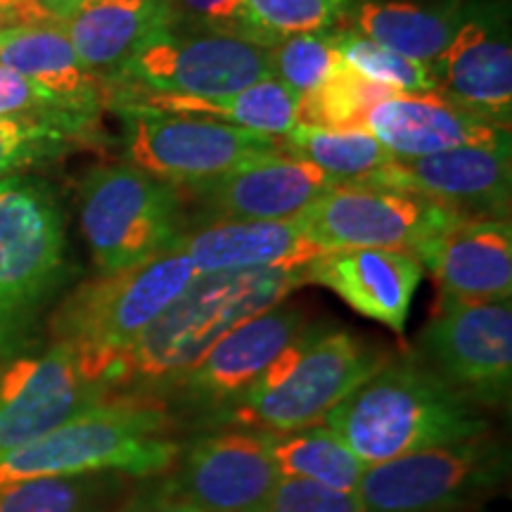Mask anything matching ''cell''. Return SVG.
Returning <instances> with one entry per match:
<instances>
[{"label": "cell", "instance_id": "6da1fadb", "mask_svg": "<svg viewBox=\"0 0 512 512\" xmlns=\"http://www.w3.org/2000/svg\"><path fill=\"white\" fill-rule=\"evenodd\" d=\"M363 465L482 437L486 422L425 361H387L323 420Z\"/></svg>", "mask_w": 512, "mask_h": 512}, {"label": "cell", "instance_id": "7a4b0ae2", "mask_svg": "<svg viewBox=\"0 0 512 512\" xmlns=\"http://www.w3.org/2000/svg\"><path fill=\"white\" fill-rule=\"evenodd\" d=\"M195 278V266L178 245L124 271L100 273L57 309L55 344L72 351L91 380L121 384L128 351Z\"/></svg>", "mask_w": 512, "mask_h": 512}, {"label": "cell", "instance_id": "3957f363", "mask_svg": "<svg viewBox=\"0 0 512 512\" xmlns=\"http://www.w3.org/2000/svg\"><path fill=\"white\" fill-rule=\"evenodd\" d=\"M302 285H306L304 268L197 275L128 351L121 384L162 387L174 382L235 325L280 304Z\"/></svg>", "mask_w": 512, "mask_h": 512}, {"label": "cell", "instance_id": "277c9868", "mask_svg": "<svg viewBox=\"0 0 512 512\" xmlns=\"http://www.w3.org/2000/svg\"><path fill=\"white\" fill-rule=\"evenodd\" d=\"M389 358L347 330H304L219 415L259 432H292L328 418Z\"/></svg>", "mask_w": 512, "mask_h": 512}, {"label": "cell", "instance_id": "5b68a950", "mask_svg": "<svg viewBox=\"0 0 512 512\" xmlns=\"http://www.w3.org/2000/svg\"><path fill=\"white\" fill-rule=\"evenodd\" d=\"M171 418L143 401H107L0 458V489L38 477L117 470L147 477L169 470L181 444Z\"/></svg>", "mask_w": 512, "mask_h": 512}, {"label": "cell", "instance_id": "8992f818", "mask_svg": "<svg viewBox=\"0 0 512 512\" xmlns=\"http://www.w3.org/2000/svg\"><path fill=\"white\" fill-rule=\"evenodd\" d=\"M64 221L38 178H0V358L22 351L64 275Z\"/></svg>", "mask_w": 512, "mask_h": 512}, {"label": "cell", "instance_id": "52a82bcc", "mask_svg": "<svg viewBox=\"0 0 512 512\" xmlns=\"http://www.w3.org/2000/svg\"><path fill=\"white\" fill-rule=\"evenodd\" d=\"M81 230L102 275L166 252L181 238V190L131 164L98 166L81 183Z\"/></svg>", "mask_w": 512, "mask_h": 512}, {"label": "cell", "instance_id": "ba28073f", "mask_svg": "<svg viewBox=\"0 0 512 512\" xmlns=\"http://www.w3.org/2000/svg\"><path fill=\"white\" fill-rule=\"evenodd\" d=\"M271 76V48L240 36L166 27L150 36L105 86V100L131 93L221 98Z\"/></svg>", "mask_w": 512, "mask_h": 512}, {"label": "cell", "instance_id": "9c48e42d", "mask_svg": "<svg viewBox=\"0 0 512 512\" xmlns=\"http://www.w3.org/2000/svg\"><path fill=\"white\" fill-rule=\"evenodd\" d=\"M121 112L128 117V157L133 166L176 188L283 152L278 138L226 121L150 107H124Z\"/></svg>", "mask_w": 512, "mask_h": 512}, {"label": "cell", "instance_id": "30bf717a", "mask_svg": "<svg viewBox=\"0 0 512 512\" xmlns=\"http://www.w3.org/2000/svg\"><path fill=\"white\" fill-rule=\"evenodd\" d=\"M456 214L415 192L368 181L332 183L297 223L325 249H399L415 252Z\"/></svg>", "mask_w": 512, "mask_h": 512}, {"label": "cell", "instance_id": "8fae6325", "mask_svg": "<svg viewBox=\"0 0 512 512\" xmlns=\"http://www.w3.org/2000/svg\"><path fill=\"white\" fill-rule=\"evenodd\" d=\"M503 477V453L484 437L370 465L356 486L363 512H446Z\"/></svg>", "mask_w": 512, "mask_h": 512}, {"label": "cell", "instance_id": "7c38bea8", "mask_svg": "<svg viewBox=\"0 0 512 512\" xmlns=\"http://www.w3.org/2000/svg\"><path fill=\"white\" fill-rule=\"evenodd\" d=\"M430 366L465 399L503 406L512 382V306L510 299L439 297L422 332Z\"/></svg>", "mask_w": 512, "mask_h": 512}, {"label": "cell", "instance_id": "4fadbf2b", "mask_svg": "<svg viewBox=\"0 0 512 512\" xmlns=\"http://www.w3.org/2000/svg\"><path fill=\"white\" fill-rule=\"evenodd\" d=\"M107 394L110 387L83 373L62 344L15 358L0 370V458L102 406Z\"/></svg>", "mask_w": 512, "mask_h": 512}, {"label": "cell", "instance_id": "5bb4252c", "mask_svg": "<svg viewBox=\"0 0 512 512\" xmlns=\"http://www.w3.org/2000/svg\"><path fill=\"white\" fill-rule=\"evenodd\" d=\"M434 64L437 93L458 110L510 131L512 48L505 3H467L463 24Z\"/></svg>", "mask_w": 512, "mask_h": 512}, {"label": "cell", "instance_id": "9a60e30c", "mask_svg": "<svg viewBox=\"0 0 512 512\" xmlns=\"http://www.w3.org/2000/svg\"><path fill=\"white\" fill-rule=\"evenodd\" d=\"M510 138L496 145H470L427 157H394L361 181L415 192L456 216L508 219L512 181Z\"/></svg>", "mask_w": 512, "mask_h": 512}, {"label": "cell", "instance_id": "2e32d148", "mask_svg": "<svg viewBox=\"0 0 512 512\" xmlns=\"http://www.w3.org/2000/svg\"><path fill=\"white\" fill-rule=\"evenodd\" d=\"M306 330L302 309L275 304L242 320L176 377L178 392L197 408L226 411Z\"/></svg>", "mask_w": 512, "mask_h": 512}, {"label": "cell", "instance_id": "e0dca14e", "mask_svg": "<svg viewBox=\"0 0 512 512\" xmlns=\"http://www.w3.org/2000/svg\"><path fill=\"white\" fill-rule=\"evenodd\" d=\"M280 472L266 432H219L195 441L171 489L202 512H264Z\"/></svg>", "mask_w": 512, "mask_h": 512}, {"label": "cell", "instance_id": "ac0fdd59", "mask_svg": "<svg viewBox=\"0 0 512 512\" xmlns=\"http://www.w3.org/2000/svg\"><path fill=\"white\" fill-rule=\"evenodd\" d=\"M332 183L318 166L275 152L178 190L202 204L214 221H290Z\"/></svg>", "mask_w": 512, "mask_h": 512}, {"label": "cell", "instance_id": "d6986e66", "mask_svg": "<svg viewBox=\"0 0 512 512\" xmlns=\"http://www.w3.org/2000/svg\"><path fill=\"white\" fill-rule=\"evenodd\" d=\"M437 280L441 297L496 302L512 292V230L508 219L458 216L415 249Z\"/></svg>", "mask_w": 512, "mask_h": 512}, {"label": "cell", "instance_id": "ffe728a7", "mask_svg": "<svg viewBox=\"0 0 512 512\" xmlns=\"http://www.w3.org/2000/svg\"><path fill=\"white\" fill-rule=\"evenodd\" d=\"M306 283L328 287L361 316L403 332L422 264L399 249H337L304 268Z\"/></svg>", "mask_w": 512, "mask_h": 512}, {"label": "cell", "instance_id": "44dd1931", "mask_svg": "<svg viewBox=\"0 0 512 512\" xmlns=\"http://www.w3.org/2000/svg\"><path fill=\"white\" fill-rule=\"evenodd\" d=\"M176 245L188 254L197 275L259 268H306L325 254L290 221H211L209 226L183 233Z\"/></svg>", "mask_w": 512, "mask_h": 512}, {"label": "cell", "instance_id": "7402d4cb", "mask_svg": "<svg viewBox=\"0 0 512 512\" xmlns=\"http://www.w3.org/2000/svg\"><path fill=\"white\" fill-rule=\"evenodd\" d=\"M366 128L394 157H427L470 145H496L510 131L458 110L439 93L396 95L368 114Z\"/></svg>", "mask_w": 512, "mask_h": 512}, {"label": "cell", "instance_id": "603a6c76", "mask_svg": "<svg viewBox=\"0 0 512 512\" xmlns=\"http://www.w3.org/2000/svg\"><path fill=\"white\" fill-rule=\"evenodd\" d=\"M0 64L91 121L105 105V86L83 67L60 24H22L0 31Z\"/></svg>", "mask_w": 512, "mask_h": 512}, {"label": "cell", "instance_id": "cb8c5ba5", "mask_svg": "<svg viewBox=\"0 0 512 512\" xmlns=\"http://www.w3.org/2000/svg\"><path fill=\"white\" fill-rule=\"evenodd\" d=\"M60 27L83 67L107 86L157 31L171 27L164 0H83Z\"/></svg>", "mask_w": 512, "mask_h": 512}, {"label": "cell", "instance_id": "d4e9b609", "mask_svg": "<svg viewBox=\"0 0 512 512\" xmlns=\"http://www.w3.org/2000/svg\"><path fill=\"white\" fill-rule=\"evenodd\" d=\"M465 12L463 0H361L351 15L356 31L370 41L413 60L434 62L463 24Z\"/></svg>", "mask_w": 512, "mask_h": 512}, {"label": "cell", "instance_id": "484cf974", "mask_svg": "<svg viewBox=\"0 0 512 512\" xmlns=\"http://www.w3.org/2000/svg\"><path fill=\"white\" fill-rule=\"evenodd\" d=\"M119 107H150V110L171 114H192L226 121L249 131L283 138L290 128L299 124V95L273 76L242 88L240 93L221 98H190V95L169 93H131L119 98Z\"/></svg>", "mask_w": 512, "mask_h": 512}, {"label": "cell", "instance_id": "4316f807", "mask_svg": "<svg viewBox=\"0 0 512 512\" xmlns=\"http://www.w3.org/2000/svg\"><path fill=\"white\" fill-rule=\"evenodd\" d=\"M287 157L318 166L335 183L377 174L394 155L368 128H320L297 124L280 140Z\"/></svg>", "mask_w": 512, "mask_h": 512}, {"label": "cell", "instance_id": "83f0119b", "mask_svg": "<svg viewBox=\"0 0 512 512\" xmlns=\"http://www.w3.org/2000/svg\"><path fill=\"white\" fill-rule=\"evenodd\" d=\"M268 451L280 477L309 479L330 489L356 494L366 465L330 427H304L292 432H266Z\"/></svg>", "mask_w": 512, "mask_h": 512}, {"label": "cell", "instance_id": "f1b7e54d", "mask_svg": "<svg viewBox=\"0 0 512 512\" xmlns=\"http://www.w3.org/2000/svg\"><path fill=\"white\" fill-rule=\"evenodd\" d=\"M124 491L117 470L38 477L0 489V512H107Z\"/></svg>", "mask_w": 512, "mask_h": 512}, {"label": "cell", "instance_id": "f546056e", "mask_svg": "<svg viewBox=\"0 0 512 512\" xmlns=\"http://www.w3.org/2000/svg\"><path fill=\"white\" fill-rule=\"evenodd\" d=\"M396 95L403 93L366 79L342 62L318 88L299 95L297 117L299 124L306 126L366 128V119L373 107Z\"/></svg>", "mask_w": 512, "mask_h": 512}, {"label": "cell", "instance_id": "4dcf8cb0", "mask_svg": "<svg viewBox=\"0 0 512 512\" xmlns=\"http://www.w3.org/2000/svg\"><path fill=\"white\" fill-rule=\"evenodd\" d=\"M330 38L342 62L366 79L394 88L403 95L437 93V76L432 62H420L370 41L351 27H332Z\"/></svg>", "mask_w": 512, "mask_h": 512}, {"label": "cell", "instance_id": "1f68e13d", "mask_svg": "<svg viewBox=\"0 0 512 512\" xmlns=\"http://www.w3.org/2000/svg\"><path fill=\"white\" fill-rule=\"evenodd\" d=\"M351 0H247L249 36L271 48L299 34H318L347 15Z\"/></svg>", "mask_w": 512, "mask_h": 512}, {"label": "cell", "instance_id": "d6a6232c", "mask_svg": "<svg viewBox=\"0 0 512 512\" xmlns=\"http://www.w3.org/2000/svg\"><path fill=\"white\" fill-rule=\"evenodd\" d=\"M342 64L328 31L299 34L271 46V76L297 95L311 93Z\"/></svg>", "mask_w": 512, "mask_h": 512}, {"label": "cell", "instance_id": "836d02e7", "mask_svg": "<svg viewBox=\"0 0 512 512\" xmlns=\"http://www.w3.org/2000/svg\"><path fill=\"white\" fill-rule=\"evenodd\" d=\"M69 133L48 121L0 117V176L57 155Z\"/></svg>", "mask_w": 512, "mask_h": 512}, {"label": "cell", "instance_id": "e575fe53", "mask_svg": "<svg viewBox=\"0 0 512 512\" xmlns=\"http://www.w3.org/2000/svg\"><path fill=\"white\" fill-rule=\"evenodd\" d=\"M0 117H24L36 121H48V124L62 126L67 131H83L88 126L86 119L76 117L62 107L46 91L19 76L12 69L0 64Z\"/></svg>", "mask_w": 512, "mask_h": 512}, {"label": "cell", "instance_id": "d590c367", "mask_svg": "<svg viewBox=\"0 0 512 512\" xmlns=\"http://www.w3.org/2000/svg\"><path fill=\"white\" fill-rule=\"evenodd\" d=\"M171 29L211 31L252 41L247 22V0H164Z\"/></svg>", "mask_w": 512, "mask_h": 512}, {"label": "cell", "instance_id": "8d00e7d4", "mask_svg": "<svg viewBox=\"0 0 512 512\" xmlns=\"http://www.w3.org/2000/svg\"><path fill=\"white\" fill-rule=\"evenodd\" d=\"M264 512H363L356 494L330 489L309 479L280 477Z\"/></svg>", "mask_w": 512, "mask_h": 512}, {"label": "cell", "instance_id": "74e56055", "mask_svg": "<svg viewBox=\"0 0 512 512\" xmlns=\"http://www.w3.org/2000/svg\"><path fill=\"white\" fill-rule=\"evenodd\" d=\"M114 512H202V510L178 496L176 491L166 484L159 491L133 496L131 501H126L119 510Z\"/></svg>", "mask_w": 512, "mask_h": 512}, {"label": "cell", "instance_id": "f35d334b", "mask_svg": "<svg viewBox=\"0 0 512 512\" xmlns=\"http://www.w3.org/2000/svg\"><path fill=\"white\" fill-rule=\"evenodd\" d=\"M83 0H27L29 24H60Z\"/></svg>", "mask_w": 512, "mask_h": 512}, {"label": "cell", "instance_id": "ab89813d", "mask_svg": "<svg viewBox=\"0 0 512 512\" xmlns=\"http://www.w3.org/2000/svg\"><path fill=\"white\" fill-rule=\"evenodd\" d=\"M29 24L27 0H0V29Z\"/></svg>", "mask_w": 512, "mask_h": 512}, {"label": "cell", "instance_id": "60d3db41", "mask_svg": "<svg viewBox=\"0 0 512 512\" xmlns=\"http://www.w3.org/2000/svg\"><path fill=\"white\" fill-rule=\"evenodd\" d=\"M0 31H3V29H0Z\"/></svg>", "mask_w": 512, "mask_h": 512}]
</instances>
